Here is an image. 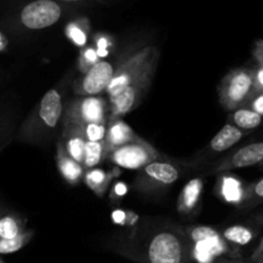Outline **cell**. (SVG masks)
Segmentation results:
<instances>
[{
    "instance_id": "obj_1",
    "label": "cell",
    "mask_w": 263,
    "mask_h": 263,
    "mask_svg": "<svg viewBox=\"0 0 263 263\" xmlns=\"http://www.w3.org/2000/svg\"><path fill=\"white\" fill-rule=\"evenodd\" d=\"M158 59L157 48L146 46L116 69L107 89L115 115L123 116L141 104L152 85Z\"/></svg>"
},
{
    "instance_id": "obj_2",
    "label": "cell",
    "mask_w": 263,
    "mask_h": 263,
    "mask_svg": "<svg viewBox=\"0 0 263 263\" xmlns=\"http://www.w3.org/2000/svg\"><path fill=\"white\" fill-rule=\"evenodd\" d=\"M120 252L140 263H192L186 235L172 229L156 231L143 243L125 246Z\"/></svg>"
},
{
    "instance_id": "obj_3",
    "label": "cell",
    "mask_w": 263,
    "mask_h": 263,
    "mask_svg": "<svg viewBox=\"0 0 263 263\" xmlns=\"http://www.w3.org/2000/svg\"><path fill=\"white\" fill-rule=\"evenodd\" d=\"M192 263H215L220 258H236L217 230L211 226H195L186 231Z\"/></svg>"
},
{
    "instance_id": "obj_4",
    "label": "cell",
    "mask_w": 263,
    "mask_h": 263,
    "mask_svg": "<svg viewBox=\"0 0 263 263\" xmlns=\"http://www.w3.org/2000/svg\"><path fill=\"white\" fill-rule=\"evenodd\" d=\"M221 105L229 112L244 107L256 92L253 68H235L229 72L221 81L220 89Z\"/></svg>"
},
{
    "instance_id": "obj_5",
    "label": "cell",
    "mask_w": 263,
    "mask_h": 263,
    "mask_svg": "<svg viewBox=\"0 0 263 263\" xmlns=\"http://www.w3.org/2000/svg\"><path fill=\"white\" fill-rule=\"evenodd\" d=\"M109 102L99 95L71 100L64 112V126L81 128L89 123H108Z\"/></svg>"
},
{
    "instance_id": "obj_6",
    "label": "cell",
    "mask_w": 263,
    "mask_h": 263,
    "mask_svg": "<svg viewBox=\"0 0 263 263\" xmlns=\"http://www.w3.org/2000/svg\"><path fill=\"white\" fill-rule=\"evenodd\" d=\"M107 154L113 163L127 170L144 168L146 164L159 158L158 152L140 138L118 146Z\"/></svg>"
},
{
    "instance_id": "obj_7",
    "label": "cell",
    "mask_w": 263,
    "mask_h": 263,
    "mask_svg": "<svg viewBox=\"0 0 263 263\" xmlns=\"http://www.w3.org/2000/svg\"><path fill=\"white\" fill-rule=\"evenodd\" d=\"M62 8L54 0H35L23 7L20 21L28 30H43L59 21Z\"/></svg>"
},
{
    "instance_id": "obj_8",
    "label": "cell",
    "mask_w": 263,
    "mask_h": 263,
    "mask_svg": "<svg viewBox=\"0 0 263 263\" xmlns=\"http://www.w3.org/2000/svg\"><path fill=\"white\" fill-rule=\"evenodd\" d=\"M116 69L110 62L99 61L85 72L73 85V90L80 97H94L107 92Z\"/></svg>"
},
{
    "instance_id": "obj_9",
    "label": "cell",
    "mask_w": 263,
    "mask_h": 263,
    "mask_svg": "<svg viewBox=\"0 0 263 263\" xmlns=\"http://www.w3.org/2000/svg\"><path fill=\"white\" fill-rule=\"evenodd\" d=\"M256 164H263V141L252 143L239 148L217 167V171L226 172L256 166Z\"/></svg>"
},
{
    "instance_id": "obj_10",
    "label": "cell",
    "mask_w": 263,
    "mask_h": 263,
    "mask_svg": "<svg viewBox=\"0 0 263 263\" xmlns=\"http://www.w3.org/2000/svg\"><path fill=\"white\" fill-rule=\"evenodd\" d=\"M62 113H63L62 95L55 89L49 90L43 97L39 107V117L41 122L49 128L55 127L61 120Z\"/></svg>"
},
{
    "instance_id": "obj_11",
    "label": "cell",
    "mask_w": 263,
    "mask_h": 263,
    "mask_svg": "<svg viewBox=\"0 0 263 263\" xmlns=\"http://www.w3.org/2000/svg\"><path fill=\"white\" fill-rule=\"evenodd\" d=\"M138 139L133 128L123 122L121 118H112L108 121L107 134H105V153H109L113 149L118 148L121 145L134 141Z\"/></svg>"
},
{
    "instance_id": "obj_12",
    "label": "cell",
    "mask_w": 263,
    "mask_h": 263,
    "mask_svg": "<svg viewBox=\"0 0 263 263\" xmlns=\"http://www.w3.org/2000/svg\"><path fill=\"white\" fill-rule=\"evenodd\" d=\"M66 153L77 163L82 164L84 158V149L86 140L82 136L79 127L63 126V140L61 141Z\"/></svg>"
},
{
    "instance_id": "obj_13",
    "label": "cell",
    "mask_w": 263,
    "mask_h": 263,
    "mask_svg": "<svg viewBox=\"0 0 263 263\" xmlns=\"http://www.w3.org/2000/svg\"><path fill=\"white\" fill-rule=\"evenodd\" d=\"M244 135H246V131L240 130V128H238L236 126H234L233 123H226V125L213 136V139L210 143V146L213 152H216V153H221V152L228 151L231 146L238 144L239 141L243 139Z\"/></svg>"
},
{
    "instance_id": "obj_14",
    "label": "cell",
    "mask_w": 263,
    "mask_h": 263,
    "mask_svg": "<svg viewBox=\"0 0 263 263\" xmlns=\"http://www.w3.org/2000/svg\"><path fill=\"white\" fill-rule=\"evenodd\" d=\"M144 174L149 180L158 184L170 185L177 181L180 172L174 164L166 163V162H152L144 167Z\"/></svg>"
},
{
    "instance_id": "obj_15",
    "label": "cell",
    "mask_w": 263,
    "mask_h": 263,
    "mask_svg": "<svg viewBox=\"0 0 263 263\" xmlns=\"http://www.w3.org/2000/svg\"><path fill=\"white\" fill-rule=\"evenodd\" d=\"M57 164H58V170L62 176L71 185H76L84 176V166L81 163H77L66 153L62 143L58 144Z\"/></svg>"
},
{
    "instance_id": "obj_16",
    "label": "cell",
    "mask_w": 263,
    "mask_h": 263,
    "mask_svg": "<svg viewBox=\"0 0 263 263\" xmlns=\"http://www.w3.org/2000/svg\"><path fill=\"white\" fill-rule=\"evenodd\" d=\"M221 235L229 246L239 248V247H247L253 243L254 239L258 236V230L252 226L238 223V225L226 228Z\"/></svg>"
},
{
    "instance_id": "obj_17",
    "label": "cell",
    "mask_w": 263,
    "mask_h": 263,
    "mask_svg": "<svg viewBox=\"0 0 263 263\" xmlns=\"http://www.w3.org/2000/svg\"><path fill=\"white\" fill-rule=\"evenodd\" d=\"M203 190V181L200 179H193L185 185L179 198V211L189 213L197 207Z\"/></svg>"
},
{
    "instance_id": "obj_18",
    "label": "cell",
    "mask_w": 263,
    "mask_h": 263,
    "mask_svg": "<svg viewBox=\"0 0 263 263\" xmlns=\"http://www.w3.org/2000/svg\"><path fill=\"white\" fill-rule=\"evenodd\" d=\"M231 123L243 131H251L259 127L263 123V117L248 107H240L233 112L230 117Z\"/></svg>"
},
{
    "instance_id": "obj_19",
    "label": "cell",
    "mask_w": 263,
    "mask_h": 263,
    "mask_svg": "<svg viewBox=\"0 0 263 263\" xmlns=\"http://www.w3.org/2000/svg\"><path fill=\"white\" fill-rule=\"evenodd\" d=\"M246 189L247 187L233 176H223L221 180V195L228 203L240 205L246 197Z\"/></svg>"
},
{
    "instance_id": "obj_20",
    "label": "cell",
    "mask_w": 263,
    "mask_h": 263,
    "mask_svg": "<svg viewBox=\"0 0 263 263\" xmlns=\"http://www.w3.org/2000/svg\"><path fill=\"white\" fill-rule=\"evenodd\" d=\"M105 154L104 141H86L84 149L82 166L84 168H94L100 163L103 156Z\"/></svg>"
},
{
    "instance_id": "obj_21",
    "label": "cell",
    "mask_w": 263,
    "mask_h": 263,
    "mask_svg": "<svg viewBox=\"0 0 263 263\" xmlns=\"http://www.w3.org/2000/svg\"><path fill=\"white\" fill-rule=\"evenodd\" d=\"M23 226L20 218L12 213L0 215V239H13L23 233Z\"/></svg>"
},
{
    "instance_id": "obj_22",
    "label": "cell",
    "mask_w": 263,
    "mask_h": 263,
    "mask_svg": "<svg viewBox=\"0 0 263 263\" xmlns=\"http://www.w3.org/2000/svg\"><path fill=\"white\" fill-rule=\"evenodd\" d=\"M261 204H263V177L247 186L246 197L240 207L254 208Z\"/></svg>"
},
{
    "instance_id": "obj_23",
    "label": "cell",
    "mask_w": 263,
    "mask_h": 263,
    "mask_svg": "<svg viewBox=\"0 0 263 263\" xmlns=\"http://www.w3.org/2000/svg\"><path fill=\"white\" fill-rule=\"evenodd\" d=\"M32 238L31 231H23L21 235L13 239H0V254H10L21 251Z\"/></svg>"
},
{
    "instance_id": "obj_24",
    "label": "cell",
    "mask_w": 263,
    "mask_h": 263,
    "mask_svg": "<svg viewBox=\"0 0 263 263\" xmlns=\"http://www.w3.org/2000/svg\"><path fill=\"white\" fill-rule=\"evenodd\" d=\"M108 123H89L80 128L86 141H104Z\"/></svg>"
},
{
    "instance_id": "obj_25",
    "label": "cell",
    "mask_w": 263,
    "mask_h": 263,
    "mask_svg": "<svg viewBox=\"0 0 263 263\" xmlns=\"http://www.w3.org/2000/svg\"><path fill=\"white\" fill-rule=\"evenodd\" d=\"M85 180H86V184L90 189L97 193H102L103 189L107 186L108 176L102 170L90 168V171H87L86 176H85Z\"/></svg>"
},
{
    "instance_id": "obj_26",
    "label": "cell",
    "mask_w": 263,
    "mask_h": 263,
    "mask_svg": "<svg viewBox=\"0 0 263 263\" xmlns=\"http://www.w3.org/2000/svg\"><path fill=\"white\" fill-rule=\"evenodd\" d=\"M98 58H99V57H98V53L94 49H86V50L81 54V57H80V66H81L82 72H86L87 69L91 68L97 62H99Z\"/></svg>"
},
{
    "instance_id": "obj_27",
    "label": "cell",
    "mask_w": 263,
    "mask_h": 263,
    "mask_svg": "<svg viewBox=\"0 0 263 263\" xmlns=\"http://www.w3.org/2000/svg\"><path fill=\"white\" fill-rule=\"evenodd\" d=\"M244 107L251 108L252 110H254V112L263 117V91H257L256 90V92L252 95V98Z\"/></svg>"
},
{
    "instance_id": "obj_28",
    "label": "cell",
    "mask_w": 263,
    "mask_h": 263,
    "mask_svg": "<svg viewBox=\"0 0 263 263\" xmlns=\"http://www.w3.org/2000/svg\"><path fill=\"white\" fill-rule=\"evenodd\" d=\"M68 36L72 39V41H73L76 45L79 46H84L85 44H86V35H85L84 32H82L80 28L77 27H69L68 28Z\"/></svg>"
},
{
    "instance_id": "obj_29",
    "label": "cell",
    "mask_w": 263,
    "mask_h": 263,
    "mask_svg": "<svg viewBox=\"0 0 263 263\" xmlns=\"http://www.w3.org/2000/svg\"><path fill=\"white\" fill-rule=\"evenodd\" d=\"M254 71V85H256L257 91H263V67H259L257 64Z\"/></svg>"
},
{
    "instance_id": "obj_30",
    "label": "cell",
    "mask_w": 263,
    "mask_h": 263,
    "mask_svg": "<svg viewBox=\"0 0 263 263\" xmlns=\"http://www.w3.org/2000/svg\"><path fill=\"white\" fill-rule=\"evenodd\" d=\"M253 57L259 67H263V40L257 41L253 49Z\"/></svg>"
},
{
    "instance_id": "obj_31",
    "label": "cell",
    "mask_w": 263,
    "mask_h": 263,
    "mask_svg": "<svg viewBox=\"0 0 263 263\" xmlns=\"http://www.w3.org/2000/svg\"><path fill=\"white\" fill-rule=\"evenodd\" d=\"M126 217H127V215H126L125 212H122V211H115L112 215L113 221H115L116 223H120V225H122V223L125 222Z\"/></svg>"
},
{
    "instance_id": "obj_32",
    "label": "cell",
    "mask_w": 263,
    "mask_h": 263,
    "mask_svg": "<svg viewBox=\"0 0 263 263\" xmlns=\"http://www.w3.org/2000/svg\"><path fill=\"white\" fill-rule=\"evenodd\" d=\"M249 263H263V253H257L253 252V254L251 256V258L248 259Z\"/></svg>"
},
{
    "instance_id": "obj_33",
    "label": "cell",
    "mask_w": 263,
    "mask_h": 263,
    "mask_svg": "<svg viewBox=\"0 0 263 263\" xmlns=\"http://www.w3.org/2000/svg\"><path fill=\"white\" fill-rule=\"evenodd\" d=\"M215 263H249L248 261H243L239 258H220Z\"/></svg>"
},
{
    "instance_id": "obj_34",
    "label": "cell",
    "mask_w": 263,
    "mask_h": 263,
    "mask_svg": "<svg viewBox=\"0 0 263 263\" xmlns=\"http://www.w3.org/2000/svg\"><path fill=\"white\" fill-rule=\"evenodd\" d=\"M115 192L117 195H125L126 192H127V187H126V185L123 182H120V184L116 185Z\"/></svg>"
},
{
    "instance_id": "obj_35",
    "label": "cell",
    "mask_w": 263,
    "mask_h": 263,
    "mask_svg": "<svg viewBox=\"0 0 263 263\" xmlns=\"http://www.w3.org/2000/svg\"><path fill=\"white\" fill-rule=\"evenodd\" d=\"M256 222L258 228H263V211L259 213V215L256 216Z\"/></svg>"
},
{
    "instance_id": "obj_36",
    "label": "cell",
    "mask_w": 263,
    "mask_h": 263,
    "mask_svg": "<svg viewBox=\"0 0 263 263\" xmlns=\"http://www.w3.org/2000/svg\"><path fill=\"white\" fill-rule=\"evenodd\" d=\"M254 252H257V253H263V236L261 238V240H259L258 246H257L256 251Z\"/></svg>"
},
{
    "instance_id": "obj_37",
    "label": "cell",
    "mask_w": 263,
    "mask_h": 263,
    "mask_svg": "<svg viewBox=\"0 0 263 263\" xmlns=\"http://www.w3.org/2000/svg\"><path fill=\"white\" fill-rule=\"evenodd\" d=\"M62 2H80V0H62Z\"/></svg>"
},
{
    "instance_id": "obj_38",
    "label": "cell",
    "mask_w": 263,
    "mask_h": 263,
    "mask_svg": "<svg viewBox=\"0 0 263 263\" xmlns=\"http://www.w3.org/2000/svg\"><path fill=\"white\" fill-rule=\"evenodd\" d=\"M0 263H5V262H4V261H3V259H2V258H0Z\"/></svg>"
},
{
    "instance_id": "obj_39",
    "label": "cell",
    "mask_w": 263,
    "mask_h": 263,
    "mask_svg": "<svg viewBox=\"0 0 263 263\" xmlns=\"http://www.w3.org/2000/svg\"><path fill=\"white\" fill-rule=\"evenodd\" d=\"M262 167H263V164H262Z\"/></svg>"
}]
</instances>
